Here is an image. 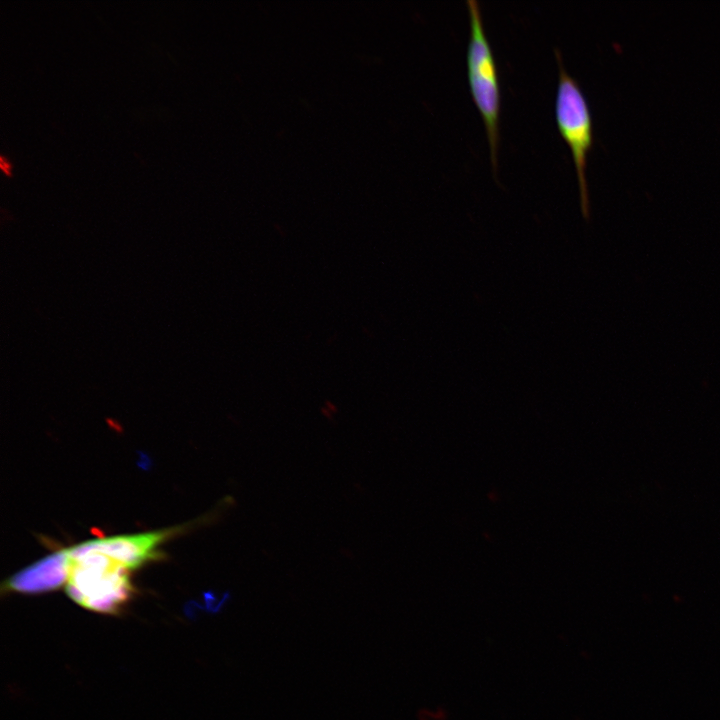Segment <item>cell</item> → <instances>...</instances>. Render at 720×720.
I'll use <instances>...</instances> for the list:
<instances>
[{
  "mask_svg": "<svg viewBox=\"0 0 720 720\" xmlns=\"http://www.w3.org/2000/svg\"><path fill=\"white\" fill-rule=\"evenodd\" d=\"M67 554L68 596L88 610L121 614L136 592L130 569L104 554L84 551L76 545L67 549Z\"/></svg>",
  "mask_w": 720,
  "mask_h": 720,
  "instance_id": "1",
  "label": "cell"
},
{
  "mask_svg": "<svg viewBox=\"0 0 720 720\" xmlns=\"http://www.w3.org/2000/svg\"><path fill=\"white\" fill-rule=\"evenodd\" d=\"M469 15V39L466 48V71L473 101L482 117L495 175L498 169L500 140L501 90L495 56L486 36L479 4L466 1Z\"/></svg>",
  "mask_w": 720,
  "mask_h": 720,
  "instance_id": "2",
  "label": "cell"
},
{
  "mask_svg": "<svg viewBox=\"0 0 720 720\" xmlns=\"http://www.w3.org/2000/svg\"><path fill=\"white\" fill-rule=\"evenodd\" d=\"M558 65L555 94V120L562 138L570 148L578 181L580 206L589 218L587 157L593 145V120L588 101L577 80L564 67L561 52L554 49Z\"/></svg>",
  "mask_w": 720,
  "mask_h": 720,
  "instance_id": "3",
  "label": "cell"
},
{
  "mask_svg": "<svg viewBox=\"0 0 720 720\" xmlns=\"http://www.w3.org/2000/svg\"><path fill=\"white\" fill-rule=\"evenodd\" d=\"M182 529L178 526L141 534L97 538L76 546L84 551L104 554L132 570L147 561L159 559V546Z\"/></svg>",
  "mask_w": 720,
  "mask_h": 720,
  "instance_id": "4",
  "label": "cell"
},
{
  "mask_svg": "<svg viewBox=\"0 0 720 720\" xmlns=\"http://www.w3.org/2000/svg\"><path fill=\"white\" fill-rule=\"evenodd\" d=\"M67 549L54 552L33 563L2 583V593L36 594L50 592L67 583Z\"/></svg>",
  "mask_w": 720,
  "mask_h": 720,
  "instance_id": "5",
  "label": "cell"
},
{
  "mask_svg": "<svg viewBox=\"0 0 720 720\" xmlns=\"http://www.w3.org/2000/svg\"><path fill=\"white\" fill-rule=\"evenodd\" d=\"M0 167L6 175H11V163L3 156L0 157Z\"/></svg>",
  "mask_w": 720,
  "mask_h": 720,
  "instance_id": "6",
  "label": "cell"
}]
</instances>
